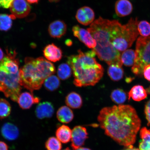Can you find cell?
Listing matches in <instances>:
<instances>
[{
	"instance_id": "cell-40",
	"label": "cell",
	"mask_w": 150,
	"mask_h": 150,
	"mask_svg": "<svg viewBox=\"0 0 150 150\" xmlns=\"http://www.w3.org/2000/svg\"><path fill=\"white\" fill-rule=\"evenodd\" d=\"M76 150H91V149H88V148H84V147H80L78 148V149Z\"/></svg>"
},
{
	"instance_id": "cell-13",
	"label": "cell",
	"mask_w": 150,
	"mask_h": 150,
	"mask_svg": "<svg viewBox=\"0 0 150 150\" xmlns=\"http://www.w3.org/2000/svg\"><path fill=\"white\" fill-rule=\"evenodd\" d=\"M43 54L47 59L53 62L60 60L62 57V52L61 48L53 43L45 47Z\"/></svg>"
},
{
	"instance_id": "cell-11",
	"label": "cell",
	"mask_w": 150,
	"mask_h": 150,
	"mask_svg": "<svg viewBox=\"0 0 150 150\" xmlns=\"http://www.w3.org/2000/svg\"><path fill=\"white\" fill-rule=\"evenodd\" d=\"M76 18L80 23L87 26L92 23L95 18V14L93 9L88 6H84L78 9Z\"/></svg>"
},
{
	"instance_id": "cell-14",
	"label": "cell",
	"mask_w": 150,
	"mask_h": 150,
	"mask_svg": "<svg viewBox=\"0 0 150 150\" xmlns=\"http://www.w3.org/2000/svg\"><path fill=\"white\" fill-rule=\"evenodd\" d=\"M54 112V108L51 103L46 102L39 103L35 110L37 117L39 119L51 117Z\"/></svg>"
},
{
	"instance_id": "cell-23",
	"label": "cell",
	"mask_w": 150,
	"mask_h": 150,
	"mask_svg": "<svg viewBox=\"0 0 150 150\" xmlns=\"http://www.w3.org/2000/svg\"><path fill=\"white\" fill-rule=\"evenodd\" d=\"M142 141L139 143L140 150H150V130L143 127L141 129L140 132Z\"/></svg>"
},
{
	"instance_id": "cell-24",
	"label": "cell",
	"mask_w": 150,
	"mask_h": 150,
	"mask_svg": "<svg viewBox=\"0 0 150 150\" xmlns=\"http://www.w3.org/2000/svg\"><path fill=\"white\" fill-rule=\"evenodd\" d=\"M16 17L12 14H0V30L7 31L12 28L13 20Z\"/></svg>"
},
{
	"instance_id": "cell-31",
	"label": "cell",
	"mask_w": 150,
	"mask_h": 150,
	"mask_svg": "<svg viewBox=\"0 0 150 150\" xmlns=\"http://www.w3.org/2000/svg\"><path fill=\"white\" fill-rule=\"evenodd\" d=\"M139 33L142 37H147L150 35V24L146 21H142L137 25Z\"/></svg>"
},
{
	"instance_id": "cell-19",
	"label": "cell",
	"mask_w": 150,
	"mask_h": 150,
	"mask_svg": "<svg viewBox=\"0 0 150 150\" xmlns=\"http://www.w3.org/2000/svg\"><path fill=\"white\" fill-rule=\"evenodd\" d=\"M56 135L57 139L62 143H67L71 140L72 130L68 126L63 125L58 127Z\"/></svg>"
},
{
	"instance_id": "cell-30",
	"label": "cell",
	"mask_w": 150,
	"mask_h": 150,
	"mask_svg": "<svg viewBox=\"0 0 150 150\" xmlns=\"http://www.w3.org/2000/svg\"><path fill=\"white\" fill-rule=\"evenodd\" d=\"M45 147L47 150H61L62 145L57 138L52 137L47 141Z\"/></svg>"
},
{
	"instance_id": "cell-15",
	"label": "cell",
	"mask_w": 150,
	"mask_h": 150,
	"mask_svg": "<svg viewBox=\"0 0 150 150\" xmlns=\"http://www.w3.org/2000/svg\"><path fill=\"white\" fill-rule=\"evenodd\" d=\"M40 101V98L34 96L32 93L25 92L20 93L17 102L21 108L26 110L30 108L33 104L39 103Z\"/></svg>"
},
{
	"instance_id": "cell-42",
	"label": "cell",
	"mask_w": 150,
	"mask_h": 150,
	"mask_svg": "<svg viewBox=\"0 0 150 150\" xmlns=\"http://www.w3.org/2000/svg\"><path fill=\"white\" fill-rule=\"evenodd\" d=\"M146 92H147L149 94H150V86L146 90Z\"/></svg>"
},
{
	"instance_id": "cell-22",
	"label": "cell",
	"mask_w": 150,
	"mask_h": 150,
	"mask_svg": "<svg viewBox=\"0 0 150 150\" xmlns=\"http://www.w3.org/2000/svg\"><path fill=\"white\" fill-rule=\"evenodd\" d=\"M122 65L119 64H112L109 65L108 74L112 80L118 81L123 78L124 71Z\"/></svg>"
},
{
	"instance_id": "cell-10",
	"label": "cell",
	"mask_w": 150,
	"mask_h": 150,
	"mask_svg": "<svg viewBox=\"0 0 150 150\" xmlns=\"http://www.w3.org/2000/svg\"><path fill=\"white\" fill-rule=\"evenodd\" d=\"M9 8L12 14L20 18L25 17L31 11V7L26 0H14Z\"/></svg>"
},
{
	"instance_id": "cell-4",
	"label": "cell",
	"mask_w": 150,
	"mask_h": 150,
	"mask_svg": "<svg viewBox=\"0 0 150 150\" xmlns=\"http://www.w3.org/2000/svg\"><path fill=\"white\" fill-rule=\"evenodd\" d=\"M55 72L54 65L44 58L28 57L20 70L21 83L32 93L40 89L45 80Z\"/></svg>"
},
{
	"instance_id": "cell-2",
	"label": "cell",
	"mask_w": 150,
	"mask_h": 150,
	"mask_svg": "<svg viewBox=\"0 0 150 150\" xmlns=\"http://www.w3.org/2000/svg\"><path fill=\"white\" fill-rule=\"evenodd\" d=\"M78 52L67 59L74 74V83L78 87L94 86L102 78L104 69L97 62L93 50L85 52L79 50Z\"/></svg>"
},
{
	"instance_id": "cell-21",
	"label": "cell",
	"mask_w": 150,
	"mask_h": 150,
	"mask_svg": "<svg viewBox=\"0 0 150 150\" xmlns=\"http://www.w3.org/2000/svg\"><path fill=\"white\" fill-rule=\"evenodd\" d=\"M128 96L129 100L131 98L135 101H140L146 98L147 93L142 86L137 85L131 88L129 93Z\"/></svg>"
},
{
	"instance_id": "cell-8",
	"label": "cell",
	"mask_w": 150,
	"mask_h": 150,
	"mask_svg": "<svg viewBox=\"0 0 150 150\" xmlns=\"http://www.w3.org/2000/svg\"><path fill=\"white\" fill-rule=\"evenodd\" d=\"M72 30L74 36L77 38L88 48L93 49L96 47V41L87 29L76 25L73 27Z\"/></svg>"
},
{
	"instance_id": "cell-33",
	"label": "cell",
	"mask_w": 150,
	"mask_h": 150,
	"mask_svg": "<svg viewBox=\"0 0 150 150\" xmlns=\"http://www.w3.org/2000/svg\"><path fill=\"white\" fill-rule=\"evenodd\" d=\"M14 0H0V7L5 9L10 8Z\"/></svg>"
},
{
	"instance_id": "cell-18",
	"label": "cell",
	"mask_w": 150,
	"mask_h": 150,
	"mask_svg": "<svg viewBox=\"0 0 150 150\" xmlns=\"http://www.w3.org/2000/svg\"><path fill=\"white\" fill-rule=\"evenodd\" d=\"M57 117L61 122L68 123L74 119V114L72 110L68 107L63 106L57 110Z\"/></svg>"
},
{
	"instance_id": "cell-43",
	"label": "cell",
	"mask_w": 150,
	"mask_h": 150,
	"mask_svg": "<svg viewBox=\"0 0 150 150\" xmlns=\"http://www.w3.org/2000/svg\"><path fill=\"white\" fill-rule=\"evenodd\" d=\"M63 150H71L70 149H69V148H67L66 149H63Z\"/></svg>"
},
{
	"instance_id": "cell-32",
	"label": "cell",
	"mask_w": 150,
	"mask_h": 150,
	"mask_svg": "<svg viewBox=\"0 0 150 150\" xmlns=\"http://www.w3.org/2000/svg\"><path fill=\"white\" fill-rule=\"evenodd\" d=\"M145 112L146 119L148 121V126H150V100L148 101L145 105Z\"/></svg>"
},
{
	"instance_id": "cell-5",
	"label": "cell",
	"mask_w": 150,
	"mask_h": 150,
	"mask_svg": "<svg viewBox=\"0 0 150 150\" xmlns=\"http://www.w3.org/2000/svg\"><path fill=\"white\" fill-rule=\"evenodd\" d=\"M19 64L14 54L10 53L0 62V91L15 102L22 89Z\"/></svg>"
},
{
	"instance_id": "cell-28",
	"label": "cell",
	"mask_w": 150,
	"mask_h": 150,
	"mask_svg": "<svg viewBox=\"0 0 150 150\" xmlns=\"http://www.w3.org/2000/svg\"><path fill=\"white\" fill-rule=\"evenodd\" d=\"M110 97L114 103L121 105L127 100V96L126 93L122 90L117 89L112 92Z\"/></svg>"
},
{
	"instance_id": "cell-26",
	"label": "cell",
	"mask_w": 150,
	"mask_h": 150,
	"mask_svg": "<svg viewBox=\"0 0 150 150\" xmlns=\"http://www.w3.org/2000/svg\"><path fill=\"white\" fill-rule=\"evenodd\" d=\"M44 83L46 89L52 91L59 88L60 84V81L57 76L52 75L45 80Z\"/></svg>"
},
{
	"instance_id": "cell-36",
	"label": "cell",
	"mask_w": 150,
	"mask_h": 150,
	"mask_svg": "<svg viewBox=\"0 0 150 150\" xmlns=\"http://www.w3.org/2000/svg\"><path fill=\"white\" fill-rule=\"evenodd\" d=\"M65 44L67 46H70L72 45V41L70 39H67L65 41Z\"/></svg>"
},
{
	"instance_id": "cell-37",
	"label": "cell",
	"mask_w": 150,
	"mask_h": 150,
	"mask_svg": "<svg viewBox=\"0 0 150 150\" xmlns=\"http://www.w3.org/2000/svg\"><path fill=\"white\" fill-rule=\"evenodd\" d=\"M28 3L31 4H34L38 3L39 0H26Z\"/></svg>"
},
{
	"instance_id": "cell-3",
	"label": "cell",
	"mask_w": 150,
	"mask_h": 150,
	"mask_svg": "<svg viewBox=\"0 0 150 150\" xmlns=\"http://www.w3.org/2000/svg\"><path fill=\"white\" fill-rule=\"evenodd\" d=\"M113 20L100 17L94 21L87 29L96 41V47L93 50L101 60L110 65L112 64L122 65L121 54L110 42V30Z\"/></svg>"
},
{
	"instance_id": "cell-39",
	"label": "cell",
	"mask_w": 150,
	"mask_h": 150,
	"mask_svg": "<svg viewBox=\"0 0 150 150\" xmlns=\"http://www.w3.org/2000/svg\"><path fill=\"white\" fill-rule=\"evenodd\" d=\"M122 150H140L139 149H137V148H134L133 146H131L127 147L126 149Z\"/></svg>"
},
{
	"instance_id": "cell-25",
	"label": "cell",
	"mask_w": 150,
	"mask_h": 150,
	"mask_svg": "<svg viewBox=\"0 0 150 150\" xmlns=\"http://www.w3.org/2000/svg\"><path fill=\"white\" fill-rule=\"evenodd\" d=\"M136 57L135 52L132 50H127L124 51L121 55L122 64L127 67H131L134 64Z\"/></svg>"
},
{
	"instance_id": "cell-6",
	"label": "cell",
	"mask_w": 150,
	"mask_h": 150,
	"mask_svg": "<svg viewBox=\"0 0 150 150\" xmlns=\"http://www.w3.org/2000/svg\"><path fill=\"white\" fill-rule=\"evenodd\" d=\"M137 18H131L128 23L122 25L117 20H113L110 30V42L118 51L123 52L130 48L139 33Z\"/></svg>"
},
{
	"instance_id": "cell-16",
	"label": "cell",
	"mask_w": 150,
	"mask_h": 150,
	"mask_svg": "<svg viewBox=\"0 0 150 150\" xmlns=\"http://www.w3.org/2000/svg\"><path fill=\"white\" fill-rule=\"evenodd\" d=\"M1 133L5 139L9 141L16 139L19 134L18 127L10 123H6L3 125L1 129Z\"/></svg>"
},
{
	"instance_id": "cell-12",
	"label": "cell",
	"mask_w": 150,
	"mask_h": 150,
	"mask_svg": "<svg viewBox=\"0 0 150 150\" xmlns=\"http://www.w3.org/2000/svg\"><path fill=\"white\" fill-rule=\"evenodd\" d=\"M67 25L61 20H55L50 24L48 31L50 36L53 38H59L66 33Z\"/></svg>"
},
{
	"instance_id": "cell-41",
	"label": "cell",
	"mask_w": 150,
	"mask_h": 150,
	"mask_svg": "<svg viewBox=\"0 0 150 150\" xmlns=\"http://www.w3.org/2000/svg\"><path fill=\"white\" fill-rule=\"evenodd\" d=\"M50 2H55L56 3L57 2L59 1L60 0H48Z\"/></svg>"
},
{
	"instance_id": "cell-17",
	"label": "cell",
	"mask_w": 150,
	"mask_h": 150,
	"mask_svg": "<svg viewBox=\"0 0 150 150\" xmlns=\"http://www.w3.org/2000/svg\"><path fill=\"white\" fill-rule=\"evenodd\" d=\"M132 5L129 0H118L115 4V12L119 17L128 16L132 12Z\"/></svg>"
},
{
	"instance_id": "cell-27",
	"label": "cell",
	"mask_w": 150,
	"mask_h": 150,
	"mask_svg": "<svg viewBox=\"0 0 150 150\" xmlns=\"http://www.w3.org/2000/svg\"><path fill=\"white\" fill-rule=\"evenodd\" d=\"M72 72V69L67 64H62L58 67L57 72L58 76L62 80H66L70 77Z\"/></svg>"
},
{
	"instance_id": "cell-35",
	"label": "cell",
	"mask_w": 150,
	"mask_h": 150,
	"mask_svg": "<svg viewBox=\"0 0 150 150\" xmlns=\"http://www.w3.org/2000/svg\"><path fill=\"white\" fill-rule=\"evenodd\" d=\"M0 150H8V146L4 142L0 141Z\"/></svg>"
},
{
	"instance_id": "cell-29",
	"label": "cell",
	"mask_w": 150,
	"mask_h": 150,
	"mask_svg": "<svg viewBox=\"0 0 150 150\" xmlns=\"http://www.w3.org/2000/svg\"><path fill=\"white\" fill-rule=\"evenodd\" d=\"M11 111V106L8 101L4 99L0 98V119L8 117Z\"/></svg>"
},
{
	"instance_id": "cell-20",
	"label": "cell",
	"mask_w": 150,
	"mask_h": 150,
	"mask_svg": "<svg viewBox=\"0 0 150 150\" xmlns=\"http://www.w3.org/2000/svg\"><path fill=\"white\" fill-rule=\"evenodd\" d=\"M65 103L67 106L73 109L80 108L83 103L81 96L79 94L74 92H72L67 96Z\"/></svg>"
},
{
	"instance_id": "cell-38",
	"label": "cell",
	"mask_w": 150,
	"mask_h": 150,
	"mask_svg": "<svg viewBox=\"0 0 150 150\" xmlns=\"http://www.w3.org/2000/svg\"><path fill=\"white\" fill-rule=\"evenodd\" d=\"M4 58V53L1 49L0 48V62Z\"/></svg>"
},
{
	"instance_id": "cell-9",
	"label": "cell",
	"mask_w": 150,
	"mask_h": 150,
	"mask_svg": "<svg viewBox=\"0 0 150 150\" xmlns=\"http://www.w3.org/2000/svg\"><path fill=\"white\" fill-rule=\"evenodd\" d=\"M88 138V133L85 127L79 125L74 127L72 130L71 147L76 150L84 145Z\"/></svg>"
},
{
	"instance_id": "cell-1",
	"label": "cell",
	"mask_w": 150,
	"mask_h": 150,
	"mask_svg": "<svg viewBox=\"0 0 150 150\" xmlns=\"http://www.w3.org/2000/svg\"><path fill=\"white\" fill-rule=\"evenodd\" d=\"M98 121L107 135L126 147L133 146L141 125L136 110L129 105L103 108Z\"/></svg>"
},
{
	"instance_id": "cell-34",
	"label": "cell",
	"mask_w": 150,
	"mask_h": 150,
	"mask_svg": "<svg viewBox=\"0 0 150 150\" xmlns=\"http://www.w3.org/2000/svg\"><path fill=\"white\" fill-rule=\"evenodd\" d=\"M143 74L146 79L150 81V64L144 67Z\"/></svg>"
},
{
	"instance_id": "cell-7",
	"label": "cell",
	"mask_w": 150,
	"mask_h": 150,
	"mask_svg": "<svg viewBox=\"0 0 150 150\" xmlns=\"http://www.w3.org/2000/svg\"><path fill=\"white\" fill-rule=\"evenodd\" d=\"M134 65L132 68L134 74H143L144 67L150 64V36L140 37L137 40Z\"/></svg>"
}]
</instances>
